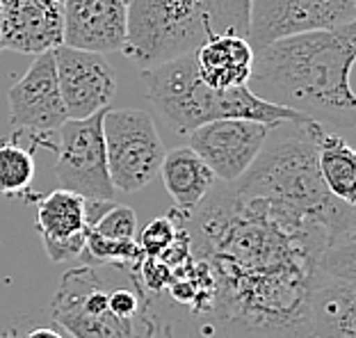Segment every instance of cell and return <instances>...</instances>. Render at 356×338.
I'll return each instance as SVG.
<instances>
[{"mask_svg":"<svg viewBox=\"0 0 356 338\" xmlns=\"http://www.w3.org/2000/svg\"><path fill=\"white\" fill-rule=\"evenodd\" d=\"M3 51L42 55L64 44V14L58 0H0Z\"/></svg>","mask_w":356,"mask_h":338,"instance_id":"cell-13","label":"cell"},{"mask_svg":"<svg viewBox=\"0 0 356 338\" xmlns=\"http://www.w3.org/2000/svg\"><path fill=\"white\" fill-rule=\"evenodd\" d=\"M197 74L213 90L247 85L254 69V46L245 37L215 35L194 48Z\"/></svg>","mask_w":356,"mask_h":338,"instance_id":"cell-15","label":"cell"},{"mask_svg":"<svg viewBox=\"0 0 356 338\" xmlns=\"http://www.w3.org/2000/svg\"><path fill=\"white\" fill-rule=\"evenodd\" d=\"M69 338H71V336H69Z\"/></svg>","mask_w":356,"mask_h":338,"instance_id":"cell-24","label":"cell"},{"mask_svg":"<svg viewBox=\"0 0 356 338\" xmlns=\"http://www.w3.org/2000/svg\"><path fill=\"white\" fill-rule=\"evenodd\" d=\"M7 106L14 140L30 138L55 151L58 131L69 117L60 96L53 51L35 55L26 76L7 92Z\"/></svg>","mask_w":356,"mask_h":338,"instance_id":"cell-8","label":"cell"},{"mask_svg":"<svg viewBox=\"0 0 356 338\" xmlns=\"http://www.w3.org/2000/svg\"><path fill=\"white\" fill-rule=\"evenodd\" d=\"M64 46L117 53L128 44V0H62Z\"/></svg>","mask_w":356,"mask_h":338,"instance_id":"cell-12","label":"cell"},{"mask_svg":"<svg viewBox=\"0 0 356 338\" xmlns=\"http://www.w3.org/2000/svg\"><path fill=\"white\" fill-rule=\"evenodd\" d=\"M58 3H62V0H58Z\"/></svg>","mask_w":356,"mask_h":338,"instance_id":"cell-22","label":"cell"},{"mask_svg":"<svg viewBox=\"0 0 356 338\" xmlns=\"http://www.w3.org/2000/svg\"><path fill=\"white\" fill-rule=\"evenodd\" d=\"M252 0H128L124 53L144 69L199 48L208 37L249 32Z\"/></svg>","mask_w":356,"mask_h":338,"instance_id":"cell-4","label":"cell"},{"mask_svg":"<svg viewBox=\"0 0 356 338\" xmlns=\"http://www.w3.org/2000/svg\"><path fill=\"white\" fill-rule=\"evenodd\" d=\"M272 126L249 119H215L190 133V149L208 165L215 179L233 183L261 156Z\"/></svg>","mask_w":356,"mask_h":338,"instance_id":"cell-10","label":"cell"},{"mask_svg":"<svg viewBox=\"0 0 356 338\" xmlns=\"http://www.w3.org/2000/svg\"><path fill=\"white\" fill-rule=\"evenodd\" d=\"M181 222L213 279L210 313L247 338H304L322 256L356 236L354 206L341 199L295 201L238 183L210 190Z\"/></svg>","mask_w":356,"mask_h":338,"instance_id":"cell-1","label":"cell"},{"mask_svg":"<svg viewBox=\"0 0 356 338\" xmlns=\"http://www.w3.org/2000/svg\"><path fill=\"white\" fill-rule=\"evenodd\" d=\"M158 174L181 215H190L215 188V174L190 147L167 151Z\"/></svg>","mask_w":356,"mask_h":338,"instance_id":"cell-16","label":"cell"},{"mask_svg":"<svg viewBox=\"0 0 356 338\" xmlns=\"http://www.w3.org/2000/svg\"><path fill=\"white\" fill-rule=\"evenodd\" d=\"M103 142L112 188L128 195L156 179L167 154L147 110L108 108L103 115Z\"/></svg>","mask_w":356,"mask_h":338,"instance_id":"cell-6","label":"cell"},{"mask_svg":"<svg viewBox=\"0 0 356 338\" xmlns=\"http://www.w3.org/2000/svg\"><path fill=\"white\" fill-rule=\"evenodd\" d=\"M315 163L325 188L345 204H356V151L343 135L320 126L315 138Z\"/></svg>","mask_w":356,"mask_h":338,"instance_id":"cell-17","label":"cell"},{"mask_svg":"<svg viewBox=\"0 0 356 338\" xmlns=\"http://www.w3.org/2000/svg\"><path fill=\"white\" fill-rule=\"evenodd\" d=\"M35 179L32 149H23L19 140L0 142V195L28 199Z\"/></svg>","mask_w":356,"mask_h":338,"instance_id":"cell-18","label":"cell"},{"mask_svg":"<svg viewBox=\"0 0 356 338\" xmlns=\"http://www.w3.org/2000/svg\"><path fill=\"white\" fill-rule=\"evenodd\" d=\"M60 96L69 119H87L110 106L117 92L115 71L101 53L58 46L53 51Z\"/></svg>","mask_w":356,"mask_h":338,"instance_id":"cell-11","label":"cell"},{"mask_svg":"<svg viewBox=\"0 0 356 338\" xmlns=\"http://www.w3.org/2000/svg\"><path fill=\"white\" fill-rule=\"evenodd\" d=\"M0 21H3V10H0ZM0 51H3V42H0Z\"/></svg>","mask_w":356,"mask_h":338,"instance_id":"cell-21","label":"cell"},{"mask_svg":"<svg viewBox=\"0 0 356 338\" xmlns=\"http://www.w3.org/2000/svg\"><path fill=\"white\" fill-rule=\"evenodd\" d=\"M144 83L153 108L176 135H190L194 128L215 119H249L263 124L306 119L295 110L258 99L247 85L229 90L208 87L197 74L194 51L151 64L144 69Z\"/></svg>","mask_w":356,"mask_h":338,"instance_id":"cell-3","label":"cell"},{"mask_svg":"<svg viewBox=\"0 0 356 338\" xmlns=\"http://www.w3.org/2000/svg\"><path fill=\"white\" fill-rule=\"evenodd\" d=\"M178 233V215H169V217H158V220L149 222L147 227L140 231L137 236V247H140L142 256H163L169 247L174 245Z\"/></svg>","mask_w":356,"mask_h":338,"instance_id":"cell-19","label":"cell"},{"mask_svg":"<svg viewBox=\"0 0 356 338\" xmlns=\"http://www.w3.org/2000/svg\"><path fill=\"white\" fill-rule=\"evenodd\" d=\"M356 23V0H252L247 42L254 48L309 30Z\"/></svg>","mask_w":356,"mask_h":338,"instance_id":"cell-9","label":"cell"},{"mask_svg":"<svg viewBox=\"0 0 356 338\" xmlns=\"http://www.w3.org/2000/svg\"><path fill=\"white\" fill-rule=\"evenodd\" d=\"M153 338H156V336H153Z\"/></svg>","mask_w":356,"mask_h":338,"instance_id":"cell-23","label":"cell"},{"mask_svg":"<svg viewBox=\"0 0 356 338\" xmlns=\"http://www.w3.org/2000/svg\"><path fill=\"white\" fill-rule=\"evenodd\" d=\"M0 338H69L55 323H35V320H21L12 329H7Z\"/></svg>","mask_w":356,"mask_h":338,"instance_id":"cell-20","label":"cell"},{"mask_svg":"<svg viewBox=\"0 0 356 338\" xmlns=\"http://www.w3.org/2000/svg\"><path fill=\"white\" fill-rule=\"evenodd\" d=\"M105 110L87 119H67L60 126L58 140H55V151H58L55 179L62 190L76 192L83 199L112 201L117 192L112 188L108 158H105Z\"/></svg>","mask_w":356,"mask_h":338,"instance_id":"cell-7","label":"cell"},{"mask_svg":"<svg viewBox=\"0 0 356 338\" xmlns=\"http://www.w3.org/2000/svg\"><path fill=\"white\" fill-rule=\"evenodd\" d=\"M354 58L356 23L297 32L254 48L247 87L258 99L295 110L320 126L354 131Z\"/></svg>","mask_w":356,"mask_h":338,"instance_id":"cell-2","label":"cell"},{"mask_svg":"<svg viewBox=\"0 0 356 338\" xmlns=\"http://www.w3.org/2000/svg\"><path fill=\"white\" fill-rule=\"evenodd\" d=\"M51 320L71 338H153V320H126L110 309V279L80 265L64 272L51 300Z\"/></svg>","mask_w":356,"mask_h":338,"instance_id":"cell-5","label":"cell"},{"mask_svg":"<svg viewBox=\"0 0 356 338\" xmlns=\"http://www.w3.org/2000/svg\"><path fill=\"white\" fill-rule=\"evenodd\" d=\"M28 199L37 201V231L48 259L53 263L78 259L89 231L85 199L62 188L51 195H28Z\"/></svg>","mask_w":356,"mask_h":338,"instance_id":"cell-14","label":"cell"}]
</instances>
